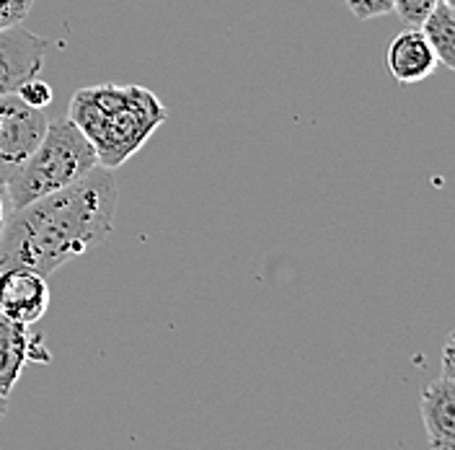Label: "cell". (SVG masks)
<instances>
[{
  "mask_svg": "<svg viewBox=\"0 0 455 450\" xmlns=\"http://www.w3.org/2000/svg\"><path fill=\"white\" fill-rule=\"evenodd\" d=\"M419 409L429 450H455V378L432 381L422 391Z\"/></svg>",
  "mask_w": 455,
  "mask_h": 450,
  "instance_id": "cell-9",
  "label": "cell"
},
{
  "mask_svg": "<svg viewBox=\"0 0 455 450\" xmlns=\"http://www.w3.org/2000/svg\"><path fill=\"white\" fill-rule=\"evenodd\" d=\"M16 93H19L27 104L36 107V109H47V107L52 104V85L39 81V76H36V78H28L24 85H19Z\"/></svg>",
  "mask_w": 455,
  "mask_h": 450,
  "instance_id": "cell-13",
  "label": "cell"
},
{
  "mask_svg": "<svg viewBox=\"0 0 455 450\" xmlns=\"http://www.w3.org/2000/svg\"><path fill=\"white\" fill-rule=\"evenodd\" d=\"M435 5H437V0H396L394 13L406 27H422Z\"/></svg>",
  "mask_w": 455,
  "mask_h": 450,
  "instance_id": "cell-11",
  "label": "cell"
},
{
  "mask_svg": "<svg viewBox=\"0 0 455 450\" xmlns=\"http://www.w3.org/2000/svg\"><path fill=\"white\" fill-rule=\"evenodd\" d=\"M96 166L101 164L93 145L73 125L70 117L50 122L44 138L34 148V153L5 184L13 210L81 181Z\"/></svg>",
  "mask_w": 455,
  "mask_h": 450,
  "instance_id": "cell-3",
  "label": "cell"
},
{
  "mask_svg": "<svg viewBox=\"0 0 455 450\" xmlns=\"http://www.w3.org/2000/svg\"><path fill=\"white\" fill-rule=\"evenodd\" d=\"M344 5L349 8V13L360 21H370V19H380L394 13L396 0H344Z\"/></svg>",
  "mask_w": 455,
  "mask_h": 450,
  "instance_id": "cell-12",
  "label": "cell"
},
{
  "mask_svg": "<svg viewBox=\"0 0 455 450\" xmlns=\"http://www.w3.org/2000/svg\"><path fill=\"white\" fill-rule=\"evenodd\" d=\"M443 375L455 378V332H451V337L443 344Z\"/></svg>",
  "mask_w": 455,
  "mask_h": 450,
  "instance_id": "cell-15",
  "label": "cell"
},
{
  "mask_svg": "<svg viewBox=\"0 0 455 450\" xmlns=\"http://www.w3.org/2000/svg\"><path fill=\"white\" fill-rule=\"evenodd\" d=\"M50 309L47 277L34 269H0V313L34 326Z\"/></svg>",
  "mask_w": 455,
  "mask_h": 450,
  "instance_id": "cell-7",
  "label": "cell"
},
{
  "mask_svg": "<svg viewBox=\"0 0 455 450\" xmlns=\"http://www.w3.org/2000/svg\"><path fill=\"white\" fill-rule=\"evenodd\" d=\"M437 3H451V0H437Z\"/></svg>",
  "mask_w": 455,
  "mask_h": 450,
  "instance_id": "cell-19",
  "label": "cell"
},
{
  "mask_svg": "<svg viewBox=\"0 0 455 450\" xmlns=\"http://www.w3.org/2000/svg\"><path fill=\"white\" fill-rule=\"evenodd\" d=\"M13 215V202H11V195H8V187L0 184V241H3V233H5V225Z\"/></svg>",
  "mask_w": 455,
  "mask_h": 450,
  "instance_id": "cell-16",
  "label": "cell"
},
{
  "mask_svg": "<svg viewBox=\"0 0 455 450\" xmlns=\"http://www.w3.org/2000/svg\"><path fill=\"white\" fill-rule=\"evenodd\" d=\"M116 202L112 169L96 166L81 181L13 210L0 241V269L24 267L50 277L109 238Z\"/></svg>",
  "mask_w": 455,
  "mask_h": 450,
  "instance_id": "cell-1",
  "label": "cell"
},
{
  "mask_svg": "<svg viewBox=\"0 0 455 450\" xmlns=\"http://www.w3.org/2000/svg\"><path fill=\"white\" fill-rule=\"evenodd\" d=\"M445 5H451V8H455V0H451V3H445Z\"/></svg>",
  "mask_w": 455,
  "mask_h": 450,
  "instance_id": "cell-18",
  "label": "cell"
},
{
  "mask_svg": "<svg viewBox=\"0 0 455 450\" xmlns=\"http://www.w3.org/2000/svg\"><path fill=\"white\" fill-rule=\"evenodd\" d=\"M47 114L16 91L0 96V184H8L47 133Z\"/></svg>",
  "mask_w": 455,
  "mask_h": 450,
  "instance_id": "cell-4",
  "label": "cell"
},
{
  "mask_svg": "<svg viewBox=\"0 0 455 450\" xmlns=\"http://www.w3.org/2000/svg\"><path fill=\"white\" fill-rule=\"evenodd\" d=\"M34 3L36 0H0V31L19 27L28 16Z\"/></svg>",
  "mask_w": 455,
  "mask_h": 450,
  "instance_id": "cell-14",
  "label": "cell"
},
{
  "mask_svg": "<svg viewBox=\"0 0 455 450\" xmlns=\"http://www.w3.org/2000/svg\"><path fill=\"white\" fill-rule=\"evenodd\" d=\"M437 55L422 27L403 28L386 50V68L401 85L422 84L437 70Z\"/></svg>",
  "mask_w": 455,
  "mask_h": 450,
  "instance_id": "cell-8",
  "label": "cell"
},
{
  "mask_svg": "<svg viewBox=\"0 0 455 450\" xmlns=\"http://www.w3.org/2000/svg\"><path fill=\"white\" fill-rule=\"evenodd\" d=\"M68 117L93 145L99 164L114 171L166 125L169 109L150 88L99 84L73 93Z\"/></svg>",
  "mask_w": 455,
  "mask_h": 450,
  "instance_id": "cell-2",
  "label": "cell"
},
{
  "mask_svg": "<svg viewBox=\"0 0 455 450\" xmlns=\"http://www.w3.org/2000/svg\"><path fill=\"white\" fill-rule=\"evenodd\" d=\"M52 352L42 344V334L28 324L0 313V396H11L28 363H50Z\"/></svg>",
  "mask_w": 455,
  "mask_h": 450,
  "instance_id": "cell-6",
  "label": "cell"
},
{
  "mask_svg": "<svg viewBox=\"0 0 455 450\" xmlns=\"http://www.w3.org/2000/svg\"><path fill=\"white\" fill-rule=\"evenodd\" d=\"M5 414H8V398H5V396H0V422L5 420Z\"/></svg>",
  "mask_w": 455,
  "mask_h": 450,
  "instance_id": "cell-17",
  "label": "cell"
},
{
  "mask_svg": "<svg viewBox=\"0 0 455 450\" xmlns=\"http://www.w3.org/2000/svg\"><path fill=\"white\" fill-rule=\"evenodd\" d=\"M47 57V39L28 31L11 27L0 31V96L19 91L28 78H36Z\"/></svg>",
  "mask_w": 455,
  "mask_h": 450,
  "instance_id": "cell-5",
  "label": "cell"
},
{
  "mask_svg": "<svg viewBox=\"0 0 455 450\" xmlns=\"http://www.w3.org/2000/svg\"><path fill=\"white\" fill-rule=\"evenodd\" d=\"M422 31L437 55V62L448 65V70L455 73V8L437 3L425 19Z\"/></svg>",
  "mask_w": 455,
  "mask_h": 450,
  "instance_id": "cell-10",
  "label": "cell"
}]
</instances>
